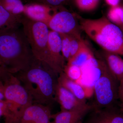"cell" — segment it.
Segmentation results:
<instances>
[{
    "label": "cell",
    "mask_w": 123,
    "mask_h": 123,
    "mask_svg": "<svg viewBox=\"0 0 123 123\" xmlns=\"http://www.w3.org/2000/svg\"><path fill=\"white\" fill-rule=\"evenodd\" d=\"M61 38L62 53L68 62L71 58V35L64 34H59Z\"/></svg>",
    "instance_id": "obj_20"
},
{
    "label": "cell",
    "mask_w": 123,
    "mask_h": 123,
    "mask_svg": "<svg viewBox=\"0 0 123 123\" xmlns=\"http://www.w3.org/2000/svg\"><path fill=\"white\" fill-rule=\"evenodd\" d=\"M78 8L84 12L93 11L98 6L100 0H74Z\"/></svg>",
    "instance_id": "obj_21"
},
{
    "label": "cell",
    "mask_w": 123,
    "mask_h": 123,
    "mask_svg": "<svg viewBox=\"0 0 123 123\" xmlns=\"http://www.w3.org/2000/svg\"><path fill=\"white\" fill-rule=\"evenodd\" d=\"M48 47L50 67L59 75L63 72L66 61L62 53L61 39L59 33L50 30Z\"/></svg>",
    "instance_id": "obj_9"
},
{
    "label": "cell",
    "mask_w": 123,
    "mask_h": 123,
    "mask_svg": "<svg viewBox=\"0 0 123 123\" xmlns=\"http://www.w3.org/2000/svg\"><path fill=\"white\" fill-rule=\"evenodd\" d=\"M107 17L123 33V6L118 5L111 7L108 11Z\"/></svg>",
    "instance_id": "obj_18"
},
{
    "label": "cell",
    "mask_w": 123,
    "mask_h": 123,
    "mask_svg": "<svg viewBox=\"0 0 123 123\" xmlns=\"http://www.w3.org/2000/svg\"><path fill=\"white\" fill-rule=\"evenodd\" d=\"M107 5L111 7H114L119 5L121 0H105Z\"/></svg>",
    "instance_id": "obj_27"
},
{
    "label": "cell",
    "mask_w": 123,
    "mask_h": 123,
    "mask_svg": "<svg viewBox=\"0 0 123 123\" xmlns=\"http://www.w3.org/2000/svg\"><path fill=\"white\" fill-rule=\"evenodd\" d=\"M94 56V54L90 47L85 40L83 39L79 51L73 58L67 62V64L82 68Z\"/></svg>",
    "instance_id": "obj_15"
},
{
    "label": "cell",
    "mask_w": 123,
    "mask_h": 123,
    "mask_svg": "<svg viewBox=\"0 0 123 123\" xmlns=\"http://www.w3.org/2000/svg\"><path fill=\"white\" fill-rule=\"evenodd\" d=\"M55 99L62 111H70L81 108L88 105L86 101L77 98L71 92L58 83L55 91Z\"/></svg>",
    "instance_id": "obj_11"
},
{
    "label": "cell",
    "mask_w": 123,
    "mask_h": 123,
    "mask_svg": "<svg viewBox=\"0 0 123 123\" xmlns=\"http://www.w3.org/2000/svg\"><path fill=\"white\" fill-rule=\"evenodd\" d=\"M10 116V112L7 102L5 100H0V117Z\"/></svg>",
    "instance_id": "obj_24"
},
{
    "label": "cell",
    "mask_w": 123,
    "mask_h": 123,
    "mask_svg": "<svg viewBox=\"0 0 123 123\" xmlns=\"http://www.w3.org/2000/svg\"><path fill=\"white\" fill-rule=\"evenodd\" d=\"M22 17L14 15L7 11L0 4V29L19 26L21 24Z\"/></svg>",
    "instance_id": "obj_17"
},
{
    "label": "cell",
    "mask_w": 123,
    "mask_h": 123,
    "mask_svg": "<svg viewBox=\"0 0 123 123\" xmlns=\"http://www.w3.org/2000/svg\"><path fill=\"white\" fill-rule=\"evenodd\" d=\"M49 123H54L53 122H50Z\"/></svg>",
    "instance_id": "obj_31"
},
{
    "label": "cell",
    "mask_w": 123,
    "mask_h": 123,
    "mask_svg": "<svg viewBox=\"0 0 123 123\" xmlns=\"http://www.w3.org/2000/svg\"><path fill=\"white\" fill-rule=\"evenodd\" d=\"M64 123H83V119L78 120L74 121Z\"/></svg>",
    "instance_id": "obj_30"
},
{
    "label": "cell",
    "mask_w": 123,
    "mask_h": 123,
    "mask_svg": "<svg viewBox=\"0 0 123 123\" xmlns=\"http://www.w3.org/2000/svg\"><path fill=\"white\" fill-rule=\"evenodd\" d=\"M12 75L8 72L0 57V82L4 84Z\"/></svg>",
    "instance_id": "obj_23"
},
{
    "label": "cell",
    "mask_w": 123,
    "mask_h": 123,
    "mask_svg": "<svg viewBox=\"0 0 123 123\" xmlns=\"http://www.w3.org/2000/svg\"><path fill=\"white\" fill-rule=\"evenodd\" d=\"M58 83L71 92L78 99L86 101V93L83 87L75 81L68 77L64 72L59 75Z\"/></svg>",
    "instance_id": "obj_14"
},
{
    "label": "cell",
    "mask_w": 123,
    "mask_h": 123,
    "mask_svg": "<svg viewBox=\"0 0 123 123\" xmlns=\"http://www.w3.org/2000/svg\"><path fill=\"white\" fill-rule=\"evenodd\" d=\"M82 71V68L80 67L66 64L65 66L63 72L68 77L75 81L81 76Z\"/></svg>",
    "instance_id": "obj_22"
},
{
    "label": "cell",
    "mask_w": 123,
    "mask_h": 123,
    "mask_svg": "<svg viewBox=\"0 0 123 123\" xmlns=\"http://www.w3.org/2000/svg\"><path fill=\"white\" fill-rule=\"evenodd\" d=\"M100 75L94 86L93 109H101L116 104L119 82L111 74L102 59H98Z\"/></svg>",
    "instance_id": "obj_4"
},
{
    "label": "cell",
    "mask_w": 123,
    "mask_h": 123,
    "mask_svg": "<svg viewBox=\"0 0 123 123\" xmlns=\"http://www.w3.org/2000/svg\"><path fill=\"white\" fill-rule=\"evenodd\" d=\"M14 75L29 94L33 104L51 107L56 102L59 75L48 65L35 58L28 68Z\"/></svg>",
    "instance_id": "obj_1"
},
{
    "label": "cell",
    "mask_w": 123,
    "mask_h": 123,
    "mask_svg": "<svg viewBox=\"0 0 123 123\" xmlns=\"http://www.w3.org/2000/svg\"><path fill=\"white\" fill-rule=\"evenodd\" d=\"M86 123H123V109L119 105L93 109Z\"/></svg>",
    "instance_id": "obj_10"
},
{
    "label": "cell",
    "mask_w": 123,
    "mask_h": 123,
    "mask_svg": "<svg viewBox=\"0 0 123 123\" xmlns=\"http://www.w3.org/2000/svg\"><path fill=\"white\" fill-rule=\"evenodd\" d=\"M48 6L56 7L63 5L66 0H44Z\"/></svg>",
    "instance_id": "obj_26"
},
{
    "label": "cell",
    "mask_w": 123,
    "mask_h": 123,
    "mask_svg": "<svg viewBox=\"0 0 123 123\" xmlns=\"http://www.w3.org/2000/svg\"><path fill=\"white\" fill-rule=\"evenodd\" d=\"M0 4L7 11L14 15H20L25 9V6L20 0H0Z\"/></svg>",
    "instance_id": "obj_19"
},
{
    "label": "cell",
    "mask_w": 123,
    "mask_h": 123,
    "mask_svg": "<svg viewBox=\"0 0 123 123\" xmlns=\"http://www.w3.org/2000/svg\"><path fill=\"white\" fill-rule=\"evenodd\" d=\"M21 24L34 57L50 67L48 47L50 30L47 25L28 17H22Z\"/></svg>",
    "instance_id": "obj_5"
},
{
    "label": "cell",
    "mask_w": 123,
    "mask_h": 123,
    "mask_svg": "<svg viewBox=\"0 0 123 123\" xmlns=\"http://www.w3.org/2000/svg\"><path fill=\"white\" fill-rule=\"evenodd\" d=\"M118 100L120 101L119 106L123 109V79L119 84L118 90Z\"/></svg>",
    "instance_id": "obj_25"
},
{
    "label": "cell",
    "mask_w": 123,
    "mask_h": 123,
    "mask_svg": "<svg viewBox=\"0 0 123 123\" xmlns=\"http://www.w3.org/2000/svg\"><path fill=\"white\" fill-rule=\"evenodd\" d=\"M0 57L8 72L13 75L30 67L35 58L23 28L0 29Z\"/></svg>",
    "instance_id": "obj_2"
},
{
    "label": "cell",
    "mask_w": 123,
    "mask_h": 123,
    "mask_svg": "<svg viewBox=\"0 0 123 123\" xmlns=\"http://www.w3.org/2000/svg\"><path fill=\"white\" fill-rule=\"evenodd\" d=\"M102 58L112 75L119 82L123 79V59L119 55L103 50Z\"/></svg>",
    "instance_id": "obj_13"
},
{
    "label": "cell",
    "mask_w": 123,
    "mask_h": 123,
    "mask_svg": "<svg viewBox=\"0 0 123 123\" xmlns=\"http://www.w3.org/2000/svg\"><path fill=\"white\" fill-rule=\"evenodd\" d=\"M78 18L81 30L104 50L123 56V33L107 17Z\"/></svg>",
    "instance_id": "obj_3"
},
{
    "label": "cell",
    "mask_w": 123,
    "mask_h": 123,
    "mask_svg": "<svg viewBox=\"0 0 123 123\" xmlns=\"http://www.w3.org/2000/svg\"><path fill=\"white\" fill-rule=\"evenodd\" d=\"M52 114L51 107L32 104L20 115L12 118L15 123H49Z\"/></svg>",
    "instance_id": "obj_8"
},
{
    "label": "cell",
    "mask_w": 123,
    "mask_h": 123,
    "mask_svg": "<svg viewBox=\"0 0 123 123\" xmlns=\"http://www.w3.org/2000/svg\"><path fill=\"white\" fill-rule=\"evenodd\" d=\"M51 30L79 39L82 38L79 24L76 17L68 11L62 10L52 15L47 24Z\"/></svg>",
    "instance_id": "obj_7"
},
{
    "label": "cell",
    "mask_w": 123,
    "mask_h": 123,
    "mask_svg": "<svg viewBox=\"0 0 123 123\" xmlns=\"http://www.w3.org/2000/svg\"><path fill=\"white\" fill-rule=\"evenodd\" d=\"M50 9L48 6L35 4L25 6L24 12L27 17L33 20L45 23V18L48 21L51 16L50 14Z\"/></svg>",
    "instance_id": "obj_16"
},
{
    "label": "cell",
    "mask_w": 123,
    "mask_h": 123,
    "mask_svg": "<svg viewBox=\"0 0 123 123\" xmlns=\"http://www.w3.org/2000/svg\"><path fill=\"white\" fill-rule=\"evenodd\" d=\"M93 109L92 105L88 104L81 108L70 111H62L52 114L54 123H64L78 120L83 119L84 117Z\"/></svg>",
    "instance_id": "obj_12"
},
{
    "label": "cell",
    "mask_w": 123,
    "mask_h": 123,
    "mask_svg": "<svg viewBox=\"0 0 123 123\" xmlns=\"http://www.w3.org/2000/svg\"><path fill=\"white\" fill-rule=\"evenodd\" d=\"M5 100L7 102L11 117L15 118L32 104V99L14 75L4 83Z\"/></svg>",
    "instance_id": "obj_6"
},
{
    "label": "cell",
    "mask_w": 123,
    "mask_h": 123,
    "mask_svg": "<svg viewBox=\"0 0 123 123\" xmlns=\"http://www.w3.org/2000/svg\"><path fill=\"white\" fill-rule=\"evenodd\" d=\"M4 123H15L13 119L11 117H5Z\"/></svg>",
    "instance_id": "obj_29"
},
{
    "label": "cell",
    "mask_w": 123,
    "mask_h": 123,
    "mask_svg": "<svg viewBox=\"0 0 123 123\" xmlns=\"http://www.w3.org/2000/svg\"><path fill=\"white\" fill-rule=\"evenodd\" d=\"M4 85L2 83L0 82V100H4Z\"/></svg>",
    "instance_id": "obj_28"
}]
</instances>
